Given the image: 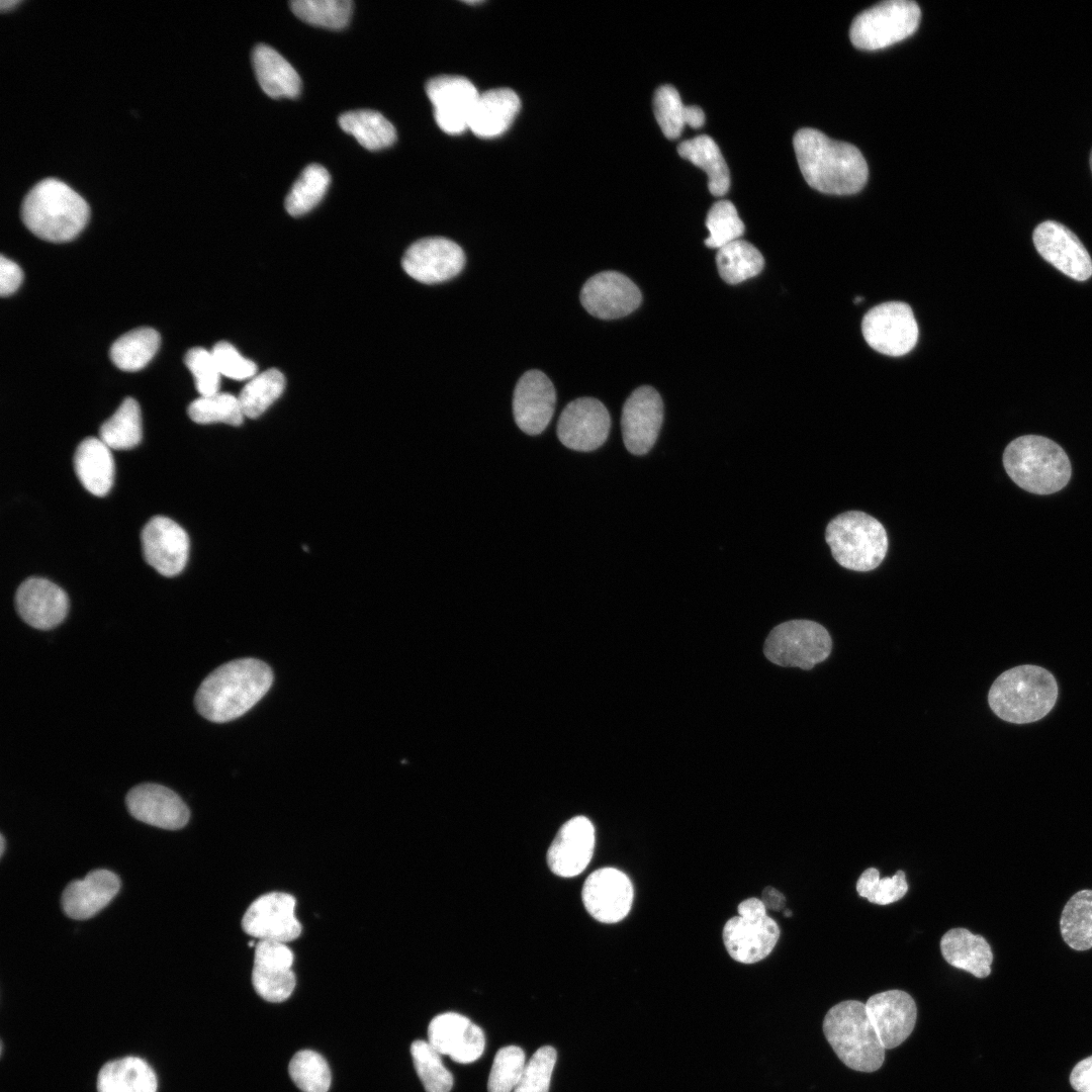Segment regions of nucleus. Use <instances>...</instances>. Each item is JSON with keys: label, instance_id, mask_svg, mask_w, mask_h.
Here are the masks:
<instances>
[{"label": "nucleus", "instance_id": "obj_31", "mask_svg": "<svg viewBox=\"0 0 1092 1092\" xmlns=\"http://www.w3.org/2000/svg\"><path fill=\"white\" fill-rule=\"evenodd\" d=\"M74 468L82 485L92 494L104 496L114 477V462L110 448L100 439H84L74 454Z\"/></svg>", "mask_w": 1092, "mask_h": 1092}, {"label": "nucleus", "instance_id": "obj_52", "mask_svg": "<svg viewBox=\"0 0 1092 1092\" xmlns=\"http://www.w3.org/2000/svg\"><path fill=\"white\" fill-rule=\"evenodd\" d=\"M211 353L221 375L235 380L253 378L257 372L256 364L243 357L230 343H216Z\"/></svg>", "mask_w": 1092, "mask_h": 1092}, {"label": "nucleus", "instance_id": "obj_25", "mask_svg": "<svg viewBox=\"0 0 1092 1092\" xmlns=\"http://www.w3.org/2000/svg\"><path fill=\"white\" fill-rule=\"evenodd\" d=\"M596 843L595 827L589 819L576 816L565 822L547 851V863L555 875L572 878L589 863Z\"/></svg>", "mask_w": 1092, "mask_h": 1092}, {"label": "nucleus", "instance_id": "obj_5", "mask_svg": "<svg viewBox=\"0 0 1092 1092\" xmlns=\"http://www.w3.org/2000/svg\"><path fill=\"white\" fill-rule=\"evenodd\" d=\"M1003 466L1014 483L1035 494L1060 491L1072 474L1064 449L1053 440L1036 435L1011 441L1003 453Z\"/></svg>", "mask_w": 1092, "mask_h": 1092}, {"label": "nucleus", "instance_id": "obj_60", "mask_svg": "<svg viewBox=\"0 0 1092 1092\" xmlns=\"http://www.w3.org/2000/svg\"><path fill=\"white\" fill-rule=\"evenodd\" d=\"M1090 167H1091V171H1092V151H1091V155H1090Z\"/></svg>", "mask_w": 1092, "mask_h": 1092}, {"label": "nucleus", "instance_id": "obj_29", "mask_svg": "<svg viewBox=\"0 0 1092 1092\" xmlns=\"http://www.w3.org/2000/svg\"><path fill=\"white\" fill-rule=\"evenodd\" d=\"M940 951L950 966L977 978L991 973L993 952L987 940L962 927L951 928L940 939Z\"/></svg>", "mask_w": 1092, "mask_h": 1092}, {"label": "nucleus", "instance_id": "obj_53", "mask_svg": "<svg viewBox=\"0 0 1092 1092\" xmlns=\"http://www.w3.org/2000/svg\"><path fill=\"white\" fill-rule=\"evenodd\" d=\"M20 267L13 261L1 256L0 259V294L5 297L14 293L22 282Z\"/></svg>", "mask_w": 1092, "mask_h": 1092}, {"label": "nucleus", "instance_id": "obj_48", "mask_svg": "<svg viewBox=\"0 0 1092 1092\" xmlns=\"http://www.w3.org/2000/svg\"><path fill=\"white\" fill-rule=\"evenodd\" d=\"M653 110L663 134L669 140L678 138L687 125L688 106L673 86L662 85L656 89Z\"/></svg>", "mask_w": 1092, "mask_h": 1092}, {"label": "nucleus", "instance_id": "obj_57", "mask_svg": "<svg viewBox=\"0 0 1092 1092\" xmlns=\"http://www.w3.org/2000/svg\"><path fill=\"white\" fill-rule=\"evenodd\" d=\"M17 2L18 1H15V0H2L0 2V7H1L2 10L7 9V8L9 9L12 6L16 5Z\"/></svg>", "mask_w": 1092, "mask_h": 1092}, {"label": "nucleus", "instance_id": "obj_40", "mask_svg": "<svg viewBox=\"0 0 1092 1092\" xmlns=\"http://www.w3.org/2000/svg\"><path fill=\"white\" fill-rule=\"evenodd\" d=\"M284 388L285 377L275 368L251 378L238 396L244 416L250 419L260 417L279 398Z\"/></svg>", "mask_w": 1092, "mask_h": 1092}, {"label": "nucleus", "instance_id": "obj_28", "mask_svg": "<svg viewBox=\"0 0 1092 1092\" xmlns=\"http://www.w3.org/2000/svg\"><path fill=\"white\" fill-rule=\"evenodd\" d=\"M119 889L120 880L113 872L94 870L66 887L62 895L63 910L76 920L91 918L111 902Z\"/></svg>", "mask_w": 1092, "mask_h": 1092}, {"label": "nucleus", "instance_id": "obj_16", "mask_svg": "<svg viewBox=\"0 0 1092 1092\" xmlns=\"http://www.w3.org/2000/svg\"><path fill=\"white\" fill-rule=\"evenodd\" d=\"M663 420V403L651 386L636 388L626 399L621 417L622 436L626 449L634 455H644L657 440Z\"/></svg>", "mask_w": 1092, "mask_h": 1092}, {"label": "nucleus", "instance_id": "obj_45", "mask_svg": "<svg viewBox=\"0 0 1092 1092\" xmlns=\"http://www.w3.org/2000/svg\"><path fill=\"white\" fill-rule=\"evenodd\" d=\"M288 1070L290 1078L302 1092H328L331 1072L320 1054L309 1050L296 1053Z\"/></svg>", "mask_w": 1092, "mask_h": 1092}, {"label": "nucleus", "instance_id": "obj_30", "mask_svg": "<svg viewBox=\"0 0 1092 1092\" xmlns=\"http://www.w3.org/2000/svg\"><path fill=\"white\" fill-rule=\"evenodd\" d=\"M518 95L509 88L479 93L469 121V128L480 138H494L505 132L520 110Z\"/></svg>", "mask_w": 1092, "mask_h": 1092}, {"label": "nucleus", "instance_id": "obj_7", "mask_svg": "<svg viewBox=\"0 0 1092 1092\" xmlns=\"http://www.w3.org/2000/svg\"><path fill=\"white\" fill-rule=\"evenodd\" d=\"M825 539L833 558L844 568L870 571L877 568L888 551V535L874 517L848 511L827 525Z\"/></svg>", "mask_w": 1092, "mask_h": 1092}, {"label": "nucleus", "instance_id": "obj_59", "mask_svg": "<svg viewBox=\"0 0 1092 1092\" xmlns=\"http://www.w3.org/2000/svg\"><path fill=\"white\" fill-rule=\"evenodd\" d=\"M784 913L786 917H790L792 915V912L790 910H786Z\"/></svg>", "mask_w": 1092, "mask_h": 1092}, {"label": "nucleus", "instance_id": "obj_9", "mask_svg": "<svg viewBox=\"0 0 1092 1092\" xmlns=\"http://www.w3.org/2000/svg\"><path fill=\"white\" fill-rule=\"evenodd\" d=\"M832 639L819 623L809 620H792L775 627L763 647L768 660L784 667L813 668L828 658Z\"/></svg>", "mask_w": 1092, "mask_h": 1092}, {"label": "nucleus", "instance_id": "obj_2", "mask_svg": "<svg viewBox=\"0 0 1092 1092\" xmlns=\"http://www.w3.org/2000/svg\"><path fill=\"white\" fill-rule=\"evenodd\" d=\"M273 673L256 658L223 663L211 671L195 694V707L205 719L224 723L235 720L255 706L269 691Z\"/></svg>", "mask_w": 1092, "mask_h": 1092}, {"label": "nucleus", "instance_id": "obj_10", "mask_svg": "<svg viewBox=\"0 0 1092 1092\" xmlns=\"http://www.w3.org/2000/svg\"><path fill=\"white\" fill-rule=\"evenodd\" d=\"M920 16V8L913 1L881 2L853 19L849 30L850 40L861 50L887 48L913 34Z\"/></svg>", "mask_w": 1092, "mask_h": 1092}, {"label": "nucleus", "instance_id": "obj_1", "mask_svg": "<svg viewBox=\"0 0 1092 1092\" xmlns=\"http://www.w3.org/2000/svg\"><path fill=\"white\" fill-rule=\"evenodd\" d=\"M800 170L812 188L828 194L858 192L868 179V165L851 144L829 139L815 128L799 129L793 140Z\"/></svg>", "mask_w": 1092, "mask_h": 1092}, {"label": "nucleus", "instance_id": "obj_50", "mask_svg": "<svg viewBox=\"0 0 1092 1092\" xmlns=\"http://www.w3.org/2000/svg\"><path fill=\"white\" fill-rule=\"evenodd\" d=\"M556 1057V1051L550 1045L537 1050L526 1063L514 1092H548Z\"/></svg>", "mask_w": 1092, "mask_h": 1092}, {"label": "nucleus", "instance_id": "obj_35", "mask_svg": "<svg viewBox=\"0 0 1092 1092\" xmlns=\"http://www.w3.org/2000/svg\"><path fill=\"white\" fill-rule=\"evenodd\" d=\"M344 131L352 134L361 146L374 151L389 147L396 139L391 122L374 110H353L339 117Z\"/></svg>", "mask_w": 1092, "mask_h": 1092}, {"label": "nucleus", "instance_id": "obj_24", "mask_svg": "<svg viewBox=\"0 0 1092 1092\" xmlns=\"http://www.w3.org/2000/svg\"><path fill=\"white\" fill-rule=\"evenodd\" d=\"M864 1004L885 1050L900 1045L911 1034L917 1007L908 993L888 990L871 996Z\"/></svg>", "mask_w": 1092, "mask_h": 1092}, {"label": "nucleus", "instance_id": "obj_51", "mask_svg": "<svg viewBox=\"0 0 1092 1092\" xmlns=\"http://www.w3.org/2000/svg\"><path fill=\"white\" fill-rule=\"evenodd\" d=\"M185 365L192 373L200 396L219 392L220 372L211 351L195 347L185 355Z\"/></svg>", "mask_w": 1092, "mask_h": 1092}, {"label": "nucleus", "instance_id": "obj_8", "mask_svg": "<svg viewBox=\"0 0 1092 1092\" xmlns=\"http://www.w3.org/2000/svg\"><path fill=\"white\" fill-rule=\"evenodd\" d=\"M766 911L761 899L750 897L738 904V915L725 923L723 943L734 961L754 964L765 959L775 948L781 931Z\"/></svg>", "mask_w": 1092, "mask_h": 1092}, {"label": "nucleus", "instance_id": "obj_14", "mask_svg": "<svg viewBox=\"0 0 1092 1092\" xmlns=\"http://www.w3.org/2000/svg\"><path fill=\"white\" fill-rule=\"evenodd\" d=\"M610 428L611 418L606 406L596 398L579 397L561 412L557 436L565 447L588 452L606 442Z\"/></svg>", "mask_w": 1092, "mask_h": 1092}, {"label": "nucleus", "instance_id": "obj_58", "mask_svg": "<svg viewBox=\"0 0 1092 1092\" xmlns=\"http://www.w3.org/2000/svg\"><path fill=\"white\" fill-rule=\"evenodd\" d=\"M0 843H1L0 851H1V856H2L3 853H4V850H5V838H4L3 834H1Z\"/></svg>", "mask_w": 1092, "mask_h": 1092}, {"label": "nucleus", "instance_id": "obj_21", "mask_svg": "<svg viewBox=\"0 0 1092 1092\" xmlns=\"http://www.w3.org/2000/svg\"><path fill=\"white\" fill-rule=\"evenodd\" d=\"M556 392L553 383L540 370L525 372L514 390L513 415L517 426L528 435H539L554 414Z\"/></svg>", "mask_w": 1092, "mask_h": 1092}, {"label": "nucleus", "instance_id": "obj_47", "mask_svg": "<svg viewBox=\"0 0 1092 1092\" xmlns=\"http://www.w3.org/2000/svg\"><path fill=\"white\" fill-rule=\"evenodd\" d=\"M856 891L871 903L888 905L902 899L908 891V885L905 873L901 870L891 878L880 879V872L876 868H869L859 876Z\"/></svg>", "mask_w": 1092, "mask_h": 1092}, {"label": "nucleus", "instance_id": "obj_13", "mask_svg": "<svg viewBox=\"0 0 1092 1092\" xmlns=\"http://www.w3.org/2000/svg\"><path fill=\"white\" fill-rule=\"evenodd\" d=\"M295 898L287 893L271 892L257 898L242 920L246 933L259 940L286 943L301 933L295 917Z\"/></svg>", "mask_w": 1092, "mask_h": 1092}, {"label": "nucleus", "instance_id": "obj_38", "mask_svg": "<svg viewBox=\"0 0 1092 1092\" xmlns=\"http://www.w3.org/2000/svg\"><path fill=\"white\" fill-rule=\"evenodd\" d=\"M716 264L725 282L738 284L760 273L764 259L752 244L739 239L718 249Z\"/></svg>", "mask_w": 1092, "mask_h": 1092}, {"label": "nucleus", "instance_id": "obj_39", "mask_svg": "<svg viewBox=\"0 0 1092 1092\" xmlns=\"http://www.w3.org/2000/svg\"><path fill=\"white\" fill-rule=\"evenodd\" d=\"M142 416L138 401L126 397L100 427L99 438L114 450H128L142 440Z\"/></svg>", "mask_w": 1092, "mask_h": 1092}, {"label": "nucleus", "instance_id": "obj_56", "mask_svg": "<svg viewBox=\"0 0 1092 1092\" xmlns=\"http://www.w3.org/2000/svg\"><path fill=\"white\" fill-rule=\"evenodd\" d=\"M704 122V111L697 105L688 106L687 124L693 128H699Z\"/></svg>", "mask_w": 1092, "mask_h": 1092}, {"label": "nucleus", "instance_id": "obj_19", "mask_svg": "<svg viewBox=\"0 0 1092 1092\" xmlns=\"http://www.w3.org/2000/svg\"><path fill=\"white\" fill-rule=\"evenodd\" d=\"M1038 254L1065 275L1084 281L1092 275V260L1078 237L1064 224L1046 220L1033 231Z\"/></svg>", "mask_w": 1092, "mask_h": 1092}, {"label": "nucleus", "instance_id": "obj_11", "mask_svg": "<svg viewBox=\"0 0 1092 1092\" xmlns=\"http://www.w3.org/2000/svg\"><path fill=\"white\" fill-rule=\"evenodd\" d=\"M861 331L871 348L894 357L909 353L918 340L913 311L902 301H888L871 308L862 318Z\"/></svg>", "mask_w": 1092, "mask_h": 1092}, {"label": "nucleus", "instance_id": "obj_17", "mask_svg": "<svg viewBox=\"0 0 1092 1092\" xmlns=\"http://www.w3.org/2000/svg\"><path fill=\"white\" fill-rule=\"evenodd\" d=\"M433 104L438 126L449 134H459L469 128V121L479 93L475 86L460 76H440L426 86Z\"/></svg>", "mask_w": 1092, "mask_h": 1092}, {"label": "nucleus", "instance_id": "obj_42", "mask_svg": "<svg viewBox=\"0 0 1092 1092\" xmlns=\"http://www.w3.org/2000/svg\"><path fill=\"white\" fill-rule=\"evenodd\" d=\"M187 413L193 422L201 425L224 423L240 426L245 418L239 397L226 392L196 398L189 404Z\"/></svg>", "mask_w": 1092, "mask_h": 1092}, {"label": "nucleus", "instance_id": "obj_49", "mask_svg": "<svg viewBox=\"0 0 1092 1092\" xmlns=\"http://www.w3.org/2000/svg\"><path fill=\"white\" fill-rule=\"evenodd\" d=\"M526 1066L523 1050L505 1046L496 1053L489 1073L488 1092H512L517 1087Z\"/></svg>", "mask_w": 1092, "mask_h": 1092}, {"label": "nucleus", "instance_id": "obj_15", "mask_svg": "<svg viewBox=\"0 0 1092 1092\" xmlns=\"http://www.w3.org/2000/svg\"><path fill=\"white\" fill-rule=\"evenodd\" d=\"M581 897L593 918L603 923H616L629 914L634 889L631 880L622 871L602 868L586 878Z\"/></svg>", "mask_w": 1092, "mask_h": 1092}, {"label": "nucleus", "instance_id": "obj_4", "mask_svg": "<svg viewBox=\"0 0 1092 1092\" xmlns=\"http://www.w3.org/2000/svg\"><path fill=\"white\" fill-rule=\"evenodd\" d=\"M1059 689L1043 667L1023 664L1003 671L992 684L988 703L1000 719L1026 724L1038 721L1054 708Z\"/></svg>", "mask_w": 1092, "mask_h": 1092}, {"label": "nucleus", "instance_id": "obj_26", "mask_svg": "<svg viewBox=\"0 0 1092 1092\" xmlns=\"http://www.w3.org/2000/svg\"><path fill=\"white\" fill-rule=\"evenodd\" d=\"M15 606L25 623L35 629L48 630L66 618L69 600L64 589L51 580L29 577L18 586Z\"/></svg>", "mask_w": 1092, "mask_h": 1092}, {"label": "nucleus", "instance_id": "obj_43", "mask_svg": "<svg viewBox=\"0 0 1092 1092\" xmlns=\"http://www.w3.org/2000/svg\"><path fill=\"white\" fill-rule=\"evenodd\" d=\"M292 12L312 25L339 29L350 20L353 2L350 0H294Z\"/></svg>", "mask_w": 1092, "mask_h": 1092}, {"label": "nucleus", "instance_id": "obj_32", "mask_svg": "<svg viewBox=\"0 0 1092 1092\" xmlns=\"http://www.w3.org/2000/svg\"><path fill=\"white\" fill-rule=\"evenodd\" d=\"M255 74L263 91L273 98L295 97L301 81L295 69L273 48L260 43L252 54Z\"/></svg>", "mask_w": 1092, "mask_h": 1092}, {"label": "nucleus", "instance_id": "obj_41", "mask_svg": "<svg viewBox=\"0 0 1092 1092\" xmlns=\"http://www.w3.org/2000/svg\"><path fill=\"white\" fill-rule=\"evenodd\" d=\"M330 181L326 168L317 164L307 166L285 198L287 212L298 216L311 210L323 199Z\"/></svg>", "mask_w": 1092, "mask_h": 1092}, {"label": "nucleus", "instance_id": "obj_18", "mask_svg": "<svg viewBox=\"0 0 1092 1092\" xmlns=\"http://www.w3.org/2000/svg\"><path fill=\"white\" fill-rule=\"evenodd\" d=\"M641 300V292L635 283L617 271H604L592 276L580 291L582 306L601 320L625 316L634 311Z\"/></svg>", "mask_w": 1092, "mask_h": 1092}, {"label": "nucleus", "instance_id": "obj_36", "mask_svg": "<svg viewBox=\"0 0 1092 1092\" xmlns=\"http://www.w3.org/2000/svg\"><path fill=\"white\" fill-rule=\"evenodd\" d=\"M160 335L152 328H139L119 337L109 355L113 364L124 371L143 369L160 347Z\"/></svg>", "mask_w": 1092, "mask_h": 1092}, {"label": "nucleus", "instance_id": "obj_22", "mask_svg": "<svg viewBox=\"0 0 1092 1092\" xmlns=\"http://www.w3.org/2000/svg\"><path fill=\"white\" fill-rule=\"evenodd\" d=\"M293 953L286 943L259 940L255 947L252 982L266 1001L282 1002L294 990Z\"/></svg>", "mask_w": 1092, "mask_h": 1092}, {"label": "nucleus", "instance_id": "obj_46", "mask_svg": "<svg viewBox=\"0 0 1092 1092\" xmlns=\"http://www.w3.org/2000/svg\"><path fill=\"white\" fill-rule=\"evenodd\" d=\"M706 226L709 237L705 244L712 249H720L739 238L744 233V223L734 204L729 200H719L710 208Z\"/></svg>", "mask_w": 1092, "mask_h": 1092}, {"label": "nucleus", "instance_id": "obj_27", "mask_svg": "<svg viewBox=\"0 0 1092 1092\" xmlns=\"http://www.w3.org/2000/svg\"><path fill=\"white\" fill-rule=\"evenodd\" d=\"M429 1043L441 1055L468 1064L476 1061L484 1050L481 1028L467 1017L447 1012L434 1017L428 1028Z\"/></svg>", "mask_w": 1092, "mask_h": 1092}, {"label": "nucleus", "instance_id": "obj_34", "mask_svg": "<svg viewBox=\"0 0 1092 1092\" xmlns=\"http://www.w3.org/2000/svg\"><path fill=\"white\" fill-rule=\"evenodd\" d=\"M678 155L703 169L708 176V188L715 196L725 195L730 186L729 169L715 141L701 134L681 142Z\"/></svg>", "mask_w": 1092, "mask_h": 1092}, {"label": "nucleus", "instance_id": "obj_33", "mask_svg": "<svg viewBox=\"0 0 1092 1092\" xmlns=\"http://www.w3.org/2000/svg\"><path fill=\"white\" fill-rule=\"evenodd\" d=\"M157 1086L155 1072L138 1057L109 1061L97 1076V1092H156Z\"/></svg>", "mask_w": 1092, "mask_h": 1092}, {"label": "nucleus", "instance_id": "obj_20", "mask_svg": "<svg viewBox=\"0 0 1092 1092\" xmlns=\"http://www.w3.org/2000/svg\"><path fill=\"white\" fill-rule=\"evenodd\" d=\"M145 560L160 574L174 576L186 565L189 538L185 530L173 520L153 517L141 533Z\"/></svg>", "mask_w": 1092, "mask_h": 1092}, {"label": "nucleus", "instance_id": "obj_6", "mask_svg": "<svg viewBox=\"0 0 1092 1092\" xmlns=\"http://www.w3.org/2000/svg\"><path fill=\"white\" fill-rule=\"evenodd\" d=\"M823 1031L839 1060L848 1068L867 1073L881 1068L885 1048L864 1003L846 1000L831 1007L824 1017Z\"/></svg>", "mask_w": 1092, "mask_h": 1092}, {"label": "nucleus", "instance_id": "obj_44", "mask_svg": "<svg viewBox=\"0 0 1092 1092\" xmlns=\"http://www.w3.org/2000/svg\"><path fill=\"white\" fill-rule=\"evenodd\" d=\"M411 1054L417 1074L427 1092H449L453 1086L452 1074L445 1068L441 1057L429 1041L416 1040Z\"/></svg>", "mask_w": 1092, "mask_h": 1092}, {"label": "nucleus", "instance_id": "obj_55", "mask_svg": "<svg viewBox=\"0 0 1092 1092\" xmlns=\"http://www.w3.org/2000/svg\"><path fill=\"white\" fill-rule=\"evenodd\" d=\"M761 901L763 902L766 910L779 911L786 902L784 895L772 887H765L761 894Z\"/></svg>", "mask_w": 1092, "mask_h": 1092}, {"label": "nucleus", "instance_id": "obj_54", "mask_svg": "<svg viewBox=\"0 0 1092 1092\" xmlns=\"http://www.w3.org/2000/svg\"><path fill=\"white\" fill-rule=\"evenodd\" d=\"M1070 1083L1077 1092H1092V1056L1073 1068Z\"/></svg>", "mask_w": 1092, "mask_h": 1092}, {"label": "nucleus", "instance_id": "obj_37", "mask_svg": "<svg viewBox=\"0 0 1092 1092\" xmlns=\"http://www.w3.org/2000/svg\"><path fill=\"white\" fill-rule=\"evenodd\" d=\"M1060 928L1070 947H1092V890H1081L1070 898L1062 911Z\"/></svg>", "mask_w": 1092, "mask_h": 1092}, {"label": "nucleus", "instance_id": "obj_23", "mask_svg": "<svg viewBox=\"0 0 1092 1092\" xmlns=\"http://www.w3.org/2000/svg\"><path fill=\"white\" fill-rule=\"evenodd\" d=\"M125 803L135 819L167 830L184 827L190 817V811L180 796L159 784L146 783L133 787L127 793Z\"/></svg>", "mask_w": 1092, "mask_h": 1092}, {"label": "nucleus", "instance_id": "obj_3", "mask_svg": "<svg viewBox=\"0 0 1092 1092\" xmlns=\"http://www.w3.org/2000/svg\"><path fill=\"white\" fill-rule=\"evenodd\" d=\"M20 215L36 237L62 243L73 240L86 225L89 206L69 185L56 178L34 184L24 196Z\"/></svg>", "mask_w": 1092, "mask_h": 1092}, {"label": "nucleus", "instance_id": "obj_12", "mask_svg": "<svg viewBox=\"0 0 1092 1092\" xmlns=\"http://www.w3.org/2000/svg\"><path fill=\"white\" fill-rule=\"evenodd\" d=\"M465 261L463 250L455 242L431 237L413 243L403 254L401 266L415 280L435 284L457 276Z\"/></svg>", "mask_w": 1092, "mask_h": 1092}]
</instances>
